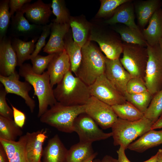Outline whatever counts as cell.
I'll list each match as a JSON object with an SVG mask.
<instances>
[{
    "instance_id": "obj_1",
    "label": "cell",
    "mask_w": 162,
    "mask_h": 162,
    "mask_svg": "<svg viewBox=\"0 0 162 162\" xmlns=\"http://www.w3.org/2000/svg\"><path fill=\"white\" fill-rule=\"evenodd\" d=\"M57 102L66 106L85 105L91 95L89 86L70 70L53 89Z\"/></svg>"
},
{
    "instance_id": "obj_2",
    "label": "cell",
    "mask_w": 162,
    "mask_h": 162,
    "mask_svg": "<svg viewBox=\"0 0 162 162\" xmlns=\"http://www.w3.org/2000/svg\"><path fill=\"white\" fill-rule=\"evenodd\" d=\"M18 73L33 88L34 95L37 97L38 101V117L40 118L47 110L49 106H52L57 102L48 73L47 71L40 75L37 74L33 72L32 66L26 63L20 67Z\"/></svg>"
},
{
    "instance_id": "obj_3",
    "label": "cell",
    "mask_w": 162,
    "mask_h": 162,
    "mask_svg": "<svg viewBox=\"0 0 162 162\" xmlns=\"http://www.w3.org/2000/svg\"><path fill=\"white\" fill-rule=\"evenodd\" d=\"M82 51L81 63L75 75L89 86L105 73V56L89 40L82 47Z\"/></svg>"
},
{
    "instance_id": "obj_4",
    "label": "cell",
    "mask_w": 162,
    "mask_h": 162,
    "mask_svg": "<svg viewBox=\"0 0 162 162\" xmlns=\"http://www.w3.org/2000/svg\"><path fill=\"white\" fill-rule=\"evenodd\" d=\"M83 113H85L84 105L68 106L57 102L41 116L40 121L62 132L71 133L74 132L75 119Z\"/></svg>"
},
{
    "instance_id": "obj_5",
    "label": "cell",
    "mask_w": 162,
    "mask_h": 162,
    "mask_svg": "<svg viewBox=\"0 0 162 162\" xmlns=\"http://www.w3.org/2000/svg\"><path fill=\"white\" fill-rule=\"evenodd\" d=\"M154 123L144 116L134 121L118 118L111 128L114 145L122 146L127 149L133 141L150 130Z\"/></svg>"
},
{
    "instance_id": "obj_6",
    "label": "cell",
    "mask_w": 162,
    "mask_h": 162,
    "mask_svg": "<svg viewBox=\"0 0 162 162\" xmlns=\"http://www.w3.org/2000/svg\"><path fill=\"white\" fill-rule=\"evenodd\" d=\"M123 47L119 58L122 66L132 78L144 79L148 58L146 47L123 42Z\"/></svg>"
},
{
    "instance_id": "obj_7",
    "label": "cell",
    "mask_w": 162,
    "mask_h": 162,
    "mask_svg": "<svg viewBox=\"0 0 162 162\" xmlns=\"http://www.w3.org/2000/svg\"><path fill=\"white\" fill-rule=\"evenodd\" d=\"M148 58L144 80L148 91L153 96L162 89V52L159 44H147Z\"/></svg>"
},
{
    "instance_id": "obj_8",
    "label": "cell",
    "mask_w": 162,
    "mask_h": 162,
    "mask_svg": "<svg viewBox=\"0 0 162 162\" xmlns=\"http://www.w3.org/2000/svg\"><path fill=\"white\" fill-rule=\"evenodd\" d=\"M73 130L78 135L79 142L84 143H92L112 136V132H104L86 113L81 114L76 118L73 124Z\"/></svg>"
},
{
    "instance_id": "obj_9",
    "label": "cell",
    "mask_w": 162,
    "mask_h": 162,
    "mask_svg": "<svg viewBox=\"0 0 162 162\" xmlns=\"http://www.w3.org/2000/svg\"><path fill=\"white\" fill-rule=\"evenodd\" d=\"M85 113L102 129L111 128L118 119L112 106L91 96L84 105Z\"/></svg>"
},
{
    "instance_id": "obj_10",
    "label": "cell",
    "mask_w": 162,
    "mask_h": 162,
    "mask_svg": "<svg viewBox=\"0 0 162 162\" xmlns=\"http://www.w3.org/2000/svg\"><path fill=\"white\" fill-rule=\"evenodd\" d=\"M89 88L91 96L111 106L122 104L127 101L105 73L99 76Z\"/></svg>"
},
{
    "instance_id": "obj_11",
    "label": "cell",
    "mask_w": 162,
    "mask_h": 162,
    "mask_svg": "<svg viewBox=\"0 0 162 162\" xmlns=\"http://www.w3.org/2000/svg\"><path fill=\"white\" fill-rule=\"evenodd\" d=\"M88 40L97 42L108 58L119 59L123 52V43L115 35L92 26Z\"/></svg>"
},
{
    "instance_id": "obj_12",
    "label": "cell",
    "mask_w": 162,
    "mask_h": 162,
    "mask_svg": "<svg viewBox=\"0 0 162 162\" xmlns=\"http://www.w3.org/2000/svg\"><path fill=\"white\" fill-rule=\"evenodd\" d=\"M20 76L16 71L8 76L0 75V81L7 94H14L21 97L24 100L30 112L33 113L36 105L34 100L29 94L32 89V86L26 81H20Z\"/></svg>"
},
{
    "instance_id": "obj_13",
    "label": "cell",
    "mask_w": 162,
    "mask_h": 162,
    "mask_svg": "<svg viewBox=\"0 0 162 162\" xmlns=\"http://www.w3.org/2000/svg\"><path fill=\"white\" fill-rule=\"evenodd\" d=\"M24 14L20 10L11 16V35L13 38L23 37L26 39L40 36L43 26L30 23L25 17Z\"/></svg>"
},
{
    "instance_id": "obj_14",
    "label": "cell",
    "mask_w": 162,
    "mask_h": 162,
    "mask_svg": "<svg viewBox=\"0 0 162 162\" xmlns=\"http://www.w3.org/2000/svg\"><path fill=\"white\" fill-rule=\"evenodd\" d=\"M105 74L110 81L124 97L127 84L132 78L124 68L119 59L111 60L105 57Z\"/></svg>"
},
{
    "instance_id": "obj_15",
    "label": "cell",
    "mask_w": 162,
    "mask_h": 162,
    "mask_svg": "<svg viewBox=\"0 0 162 162\" xmlns=\"http://www.w3.org/2000/svg\"><path fill=\"white\" fill-rule=\"evenodd\" d=\"M51 8V3H46L38 0L25 4L20 10L25 14L26 19L31 23L43 26L49 22L52 13Z\"/></svg>"
},
{
    "instance_id": "obj_16",
    "label": "cell",
    "mask_w": 162,
    "mask_h": 162,
    "mask_svg": "<svg viewBox=\"0 0 162 162\" xmlns=\"http://www.w3.org/2000/svg\"><path fill=\"white\" fill-rule=\"evenodd\" d=\"M46 130L42 129L26 134L25 149L29 162H41L43 155V146L48 138Z\"/></svg>"
},
{
    "instance_id": "obj_17",
    "label": "cell",
    "mask_w": 162,
    "mask_h": 162,
    "mask_svg": "<svg viewBox=\"0 0 162 162\" xmlns=\"http://www.w3.org/2000/svg\"><path fill=\"white\" fill-rule=\"evenodd\" d=\"M17 66V57L11 40L6 36L0 40V75L9 76L15 72Z\"/></svg>"
},
{
    "instance_id": "obj_18",
    "label": "cell",
    "mask_w": 162,
    "mask_h": 162,
    "mask_svg": "<svg viewBox=\"0 0 162 162\" xmlns=\"http://www.w3.org/2000/svg\"><path fill=\"white\" fill-rule=\"evenodd\" d=\"M50 84L53 88L63 79L66 74L70 70V64L65 50L56 53L47 68Z\"/></svg>"
},
{
    "instance_id": "obj_19",
    "label": "cell",
    "mask_w": 162,
    "mask_h": 162,
    "mask_svg": "<svg viewBox=\"0 0 162 162\" xmlns=\"http://www.w3.org/2000/svg\"><path fill=\"white\" fill-rule=\"evenodd\" d=\"M70 29L69 23L61 24L52 22L50 38L43 48V51L50 54L64 50V39Z\"/></svg>"
},
{
    "instance_id": "obj_20",
    "label": "cell",
    "mask_w": 162,
    "mask_h": 162,
    "mask_svg": "<svg viewBox=\"0 0 162 162\" xmlns=\"http://www.w3.org/2000/svg\"><path fill=\"white\" fill-rule=\"evenodd\" d=\"M68 150L58 134H56L48 141L44 149V162H67Z\"/></svg>"
},
{
    "instance_id": "obj_21",
    "label": "cell",
    "mask_w": 162,
    "mask_h": 162,
    "mask_svg": "<svg viewBox=\"0 0 162 162\" xmlns=\"http://www.w3.org/2000/svg\"><path fill=\"white\" fill-rule=\"evenodd\" d=\"M134 6L131 0L119 6L111 17L105 21V23L111 25L122 23L124 25L140 29L136 24Z\"/></svg>"
},
{
    "instance_id": "obj_22",
    "label": "cell",
    "mask_w": 162,
    "mask_h": 162,
    "mask_svg": "<svg viewBox=\"0 0 162 162\" xmlns=\"http://www.w3.org/2000/svg\"><path fill=\"white\" fill-rule=\"evenodd\" d=\"M148 45L153 46L159 44L162 38V9L158 10L153 14L146 28L142 32Z\"/></svg>"
},
{
    "instance_id": "obj_23",
    "label": "cell",
    "mask_w": 162,
    "mask_h": 162,
    "mask_svg": "<svg viewBox=\"0 0 162 162\" xmlns=\"http://www.w3.org/2000/svg\"><path fill=\"white\" fill-rule=\"evenodd\" d=\"M26 134L17 141H10L0 139V143L6 153L9 162H29L25 149Z\"/></svg>"
},
{
    "instance_id": "obj_24",
    "label": "cell",
    "mask_w": 162,
    "mask_h": 162,
    "mask_svg": "<svg viewBox=\"0 0 162 162\" xmlns=\"http://www.w3.org/2000/svg\"><path fill=\"white\" fill-rule=\"evenodd\" d=\"M162 4L160 0H147L136 1L135 3V12L138 23L144 28L154 13L161 8Z\"/></svg>"
},
{
    "instance_id": "obj_25",
    "label": "cell",
    "mask_w": 162,
    "mask_h": 162,
    "mask_svg": "<svg viewBox=\"0 0 162 162\" xmlns=\"http://www.w3.org/2000/svg\"><path fill=\"white\" fill-rule=\"evenodd\" d=\"M162 144V130H152L147 131L139 138L131 143L129 149L141 153L147 150Z\"/></svg>"
},
{
    "instance_id": "obj_26",
    "label": "cell",
    "mask_w": 162,
    "mask_h": 162,
    "mask_svg": "<svg viewBox=\"0 0 162 162\" xmlns=\"http://www.w3.org/2000/svg\"><path fill=\"white\" fill-rule=\"evenodd\" d=\"M69 24L74 41L82 47L88 41L92 25L80 16H71Z\"/></svg>"
},
{
    "instance_id": "obj_27",
    "label": "cell",
    "mask_w": 162,
    "mask_h": 162,
    "mask_svg": "<svg viewBox=\"0 0 162 162\" xmlns=\"http://www.w3.org/2000/svg\"><path fill=\"white\" fill-rule=\"evenodd\" d=\"M64 47L70 64V70L75 75L81 63L82 47L73 39L70 28L64 39Z\"/></svg>"
},
{
    "instance_id": "obj_28",
    "label": "cell",
    "mask_w": 162,
    "mask_h": 162,
    "mask_svg": "<svg viewBox=\"0 0 162 162\" xmlns=\"http://www.w3.org/2000/svg\"><path fill=\"white\" fill-rule=\"evenodd\" d=\"M40 36L28 41H24L18 38H13L11 40L12 47L17 57V66L20 67L25 61L30 59V56L35 50V43Z\"/></svg>"
},
{
    "instance_id": "obj_29",
    "label": "cell",
    "mask_w": 162,
    "mask_h": 162,
    "mask_svg": "<svg viewBox=\"0 0 162 162\" xmlns=\"http://www.w3.org/2000/svg\"><path fill=\"white\" fill-rule=\"evenodd\" d=\"M92 143L79 142L68 150L67 162H84L95 153Z\"/></svg>"
},
{
    "instance_id": "obj_30",
    "label": "cell",
    "mask_w": 162,
    "mask_h": 162,
    "mask_svg": "<svg viewBox=\"0 0 162 162\" xmlns=\"http://www.w3.org/2000/svg\"><path fill=\"white\" fill-rule=\"evenodd\" d=\"M114 29L120 35L124 43L147 46V42L140 29L125 25L114 27Z\"/></svg>"
},
{
    "instance_id": "obj_31",
    "label": "cell",
    "mask_w": 162,
    "mask_h": 162,
    "mask_svg": "<svg viewBox=\"0 0 162 162\" xmlns=\"http://www.w3.org/2000/svg\"><path fill=\"white\" fill-rule=\"evenodd\" d=\"M118 118L131 121L139 120L144 117V114L135 106L126 101L120 104L112 106Z\"/></svg>"
},
{
    "instance_id": "obj_32",
    "label": "cell",
    "mask_w": 162,
    "mask_h": 162,
    "mask_svg": "<svg viewBox=\"0 0 162 162\" xmlns=\"http://www.w3.org/2000/svg\"><path fill=\"white\" fill-rule=\"evenodd\" d=\"M13 119L0 116V139L16 141L18 136H22L23 132Z\"/></svg>"
},
{
    "instance_id": "obj_33",
    "label": "cell",
    "mask_w": 162,
    "mask_h": 162,
    "mask_svg": "<svg viewBox=\"0 0 162 162\" xmlns=\"http://www.w3.org/2000/svg\"><path fill=\"white\" fill-rule=\"evenodd\" d=\"M153 97L148 91L135 94L126 93L124 95L126 100L131 103L144 114Z\"/></svg>"
},
{
    "instance_id": "obj_34",
    "label": "cell",
    "mask_w": 162,
    "mask_h": 162,
    "mask_svg": "<svg viewBox=\"0 0 162 162\" xmlns=\"http://www.w3.org/2000/svg\"><path fill=\"white\" fill-rule=\"evenodd\" d=\"M144 116L154 123L162 116V89L153 96Z\"/></svg>"
},
{
    "instance_id": "obj_35",
    "label": "cell",
    "mask_w": 162,
    "mask_h": 162,
    "mask_svg": "<svg viewBox=\"0 0 162 162\" xmlns=\"http://www.w3.org/2000/svg\"><path fill=\"white\" fill-rule=\"evenodd\" d=\"M52 13L56 18L52 22L58 24L69 23L71 16L63 0H53L51 3Z\"/></svg>"
},
{
    "instance_id": "obj_36",
    "label": "cell",
    "mask_w": 162,
    "mask_h": 162,
    "mask_svg": "<svg viewBox=\"0 0 162 162\" xmlns=\"http://www.w3.org/2000/svg\"><path fill=\"white\" fill-rule=\"evenodd\" d=\"M9 1H0V40L6 36L11 17L10 13Z\"/></svg>"
},
{
    "instance_id": "obj_37",
    "label": "cell",
    "mask_w": 162,
    "mask_h": 162,
    "mask_svg": "<svg viewBox=\"0 0 162 162\" xmlns=\"http://www.w3.org/2000/svg\"><path fill=\"white\" fill-rule=\"evenodd\" d=\"M130 0H101L100 6L97 14L98 18H105L113 14L121 5Z\"/></svg>"
},
{
    "instance_id": "obj_38",
    "label": "cell",
    "mask_w": 162,
    "mask_h": 162,
    "mask_svg": "<svg viewBox=\"0 0 162 162\" xmlns=\"http://www.w3.org/2000/svg\"><path fill=\"white\" fill-rule=\"evenodd\" d=\"M56 53L49 54L46 56L38 55L30 59L32 64V70L34 73L42 74L47 68L51 61Z\"/></svg>"
},
{
    "instance_id": "obj_39",
    "label": "cell",
    "mask_w": 162,
    "mask_h": 162,
    "mask_svg": "<svg viewBox=\"0 0 162 162\" xmlns=\"http://www.w3.org/2000/svg\"><path fill=\"white\" fill-rule=\"evenodd\" d=\"M148 91L143 79L132 78L128 82L126 86V93L135 94Z\"/></svg>"
},
{
    "instance_id": "obj_40",
    "label": "cell",
    "mask_w": 162,
    "mask_h": 162,
    "mask_svg": "<svg viewBox=\"0 0 162 162\" xmlns=\"http://www.w3.org/2000/svg\"><path fill=\"white\" fill-rule=\"evenodd\" d=\"M52 22L43 26L41 33L35 44L34 50L30 56V59L38 55L43 48L46 45V40L50 35Z\"/></svg>"
},
{
    "instance_id": "obj_41",
    "label": "cell",
    "mask_w": 162,
    "mask_h": 162,
    "mask_svg": "<svg viewBox=\"0 0 162 162\" xmlns=\"http://www.w3.org/2000/svg\"><path fill=\"white\" fill-rule=\"evenodd\" d=\"M7 93L4 88L1 86L0 89V116L13 119V111L8 105L6 100Z\"/></svg>"
},
{
    "instance_id": "obj_42",
    "label": "cell",
    "mask_w": 162,
    "mask_h": 162,
    "mask_svg": "<svg viewBox=\"0 0 162 162\" xmlns=\"http://www.w3.org/2000/svg\"><path fill=\"white\" fill-rule=\"evenodd\" d=\"M11 106L13 111V118L15 123L20 128H22L26 122V115L12 104Z\"/></svg>"
},
{
    "instance_id": "obj_43",
    "label": "cell",
    "mask_w": 162,
    "mask_h": 162,
    "mask_svg": "<svg viewBox=\"0 0 162 162\" xmlns=\"http://www.w3.org/2000/svg\"><path fill=\"white\" fill-rule=\"evenodd\" d=\"M31 0H10L9 6L10 13L11 16L15 12L20 10L26 4L30 3Z\"/></svg>"
},
{
    "instance_id": "obj_44",
    "label": "cell",
    "mask_w": 162,
    "mask_h": 162,
    "mask_svg": "<svg viewBox=\"0 0 162 162\" xmlns=\"http://www.w3.org/2000/svg\"><path fill=\"white\" fill-rule=\"evenodd\" d=\"M125 148L122 146H120L119 148L117 151L118 155L117 159L118 162H131L127 158L125 152Z\"/></svg>"
},
{
    "instance_id": "obj_45",
    "label": "cell",
    "mask_w": 162,
    "mask_h": 162,
    "mask_svg": "<svg viewBox=\"0 0 162 162\" xmlns=\"http://www.w3.org/2000/svg\"><path fill=\"white\" fill-rule=\"evenodd\" d=\"M0 162H9L5 151L0 143Z\"/></svg>"
},
{
    "instance_id": "obj_46",
    "label": "cell",
    "mask_w": 162,
    "mask_h": 162,
    "mask_svg": "<svg viewBox=\"0 0 162 162\" xmlns=\"http://www.w3.org/2000/svg\"><path fill=\"white\" fill-rule=\"evenodd\" d=\"M162 128V116L160 117L152 125L151 129Z\"/></svg>"
},
{
    "instance_id": "obj_47",
    "label": "cell",
    "mask_w": 162,
    "mask_h": 162,
    "mask_svg": "<svg viewBox=\"0 0 162 162\" xmlns=\"http://www.w3.org/2000/svg\"><path fill=\"white\" fill-rule=\"evenodd\" d=\"M100 162H118L117 159H115L112 156L106 155L100 160Z\"/></svg>"
},
{
    "instance_id": "obj_48",
    "label": "cell",
    "mask_w": 162,
    "mask_h": 162,
    "mask_svg": "<svg viewBox=\"0 0 162 162\" xmlns=\"http://www.w3.org/2000/svg\"><path fill=\"white\" fill-rule=\"evenodd\" d=\"M157 162H162V149L158 150L157 153Z\"/></svg>"
},
{
    "instance_id": "obj_49",
    "label": "cell",
    "mask_w": 162,
    "mask_h": 162,
    "mask_svg": "<svg viewBox=\"0 0 162 162\" xmlns=\"http://www.w3.org/2000/svg\"><path fill=\"white\" fill-rule=\"evenodd\" d=\"M157 153L154 155L152 156L149 159L143 162H157Z\"/></svg>"
},
{
    "instance_id": "obj_50",
    "label": "cell",
    "mask_w": 162,
    "mask_h": 162,
    "mask_svg": "<svg viewBox=\"0 0 162 162\" xmlns=\"http://www.w3.org/2000/svg\"><path fill=\"white\" fill-rule=\"evenodd\" d=\"M98 154L97 152H95L90 158L84 162H92L93 160L96 158Z\"/></svg>"
},
{
    "instance_id": "obj_51",
    "label": "cell",
    "mask_w": 162,
    "mask_h": 162,
    "mask_svg": "<svg viewBox=\"0 0 162 162\" xmlns=\"http://www.w3.org/2000/svg\"><path fill=\"white\" fill-rule=\"evenodd\" d=\"M159 45H160V47L161 48L162 52V38L160 41L159 43Z\"/></svg>"
},
{
    "instance_id": "obj_52",
    "label": "cell",
    "mask_w": 162,
    "mask_h": 162,
    "mask_svg": "<svg viewBox=\"0 0 162 162\" xmlns=\"http://www.w3.org/2000/svg\"><path fill=\"white\" fill-rule=\"evenodd\" d=\"M92 162H100V160L99 159H94Z\"/></svg>"
}]
</instances>
